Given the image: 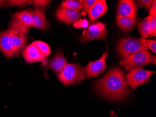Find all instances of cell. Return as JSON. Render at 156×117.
I'll use <instances>...</instances> for the list:
<instances>
[{
    "label": "cell",
    "instance_id": "1",
    "mask_svg": "<svg viewBox=\"0 0 156 117\" xmlns=\"http://www.w3.org/2000/svg\"><path fill=\"white\" fill-rule=\"evenodd\" d=\"M96 88L102 96L114 101L124 99L129 94L125 73L118 68L110 69L99 79L96 83Z\"/></svg>",
    "mask_w": 156,
    "mask_h": 117
},
{
    "label": "cell",
    "instance_id": "2",
    "mask_svg": "<svg viewBox=\"0 0 156 117\" xmlns=\"http://www.w3.org/2000/svg\"><path fill=\"white\" fill-rule=\"evenodd\" d=\"M58 80L65 86L80 83L87 78L84 68L79 64L67 63L63 71L57 75Z\"/></svg>",
    "mask_w": 156,
    "mask_h": 117
},
{
    "label": "cell",
    "instance_id": "3",
    "mask_svg": "<svg viewBox=\"0 0 156 117\" xmlns=\"http://www.w3.org/2000/svg\"><path fill=\"white\" fill-rule=\"evenodd\" d=\"M145 39L137 38H125L117 42V49L123 60L140 51H148L144 42Z\"/></svg>",
    "mask_w": 156,
    "mask_h": 117
},
{
    "label": "cell",
    "instance_id": "4",
    "mask_svg": "<svg viewBox=\"0 0 156 117\" xmlns=\"http://www.w3.org/2000/svg\"><path fill=\"white\" fill-rule=\"evenodd\" d=\"M156 56L149 51H140L132 54L126 59L122 60L120 61L119 66L130 71L152 63L156 65Z\"/></svg>",
    "mask_w": 156,
    "mask_h": 117
},
{
    "label": "cell",
    "instance_id": "5",
    "mask_svg": "<svg viewBox=\"0 0 156 117\" xmlns=\"http://www.w3.org/2000/svg\"><path fill=\"white\" fill-rule=\"evenodd\" d=\"M8 29L10 33L13 46L16 54L18 55L27 42L28 28L18 20L13 18Z\"/></svg>",
    "mask_w": 156,
    "mask_h": 117
},
{
    "label": "cell",
    "instance_id": "6",
    "mask_svg": "<svg viewBox=\"0 0 156 117\" xmlns=\"http://www.w3.org/2000/svg\"><path fill=\"white\" fill-rule=\"evenodd\" d=\"M84 31L80 37V41L83 43H87L94 39L106 40L108 29L105 24L101 22L91 24Z\"/></svg>",
    "mask_w": 156,
    "mask_h": 117
},
{
    "label": "cell",
    "instance_id": "7",
    "mask_svg": "<svg viewBox=\"0 0 156 117\" xmlns=\"http://www.w3.org/2000/svg\"><path fill=\"white\" fill-rule=\"evenodd\" d=\"M155 74L154 71L144 70L142 68H135L129 71L126 75V82L134 90L139 85L150 82V76Z\"/></svg>",
    "mask_w": 156,
    "mask_h": 117
},
{
    "label": "cell",
    "instance_id": "8",
    "mask_svg": "<svg viewBox=\"0 0 156 117\" xmlns=\"http://www.w3.org/2000/svg\"><path fill=\"white\" fill-rule=\"evenodd\" d=\"M108 55V46L106 52L102 54V57L96 61H89L87 66L85 68V72L88 78L96 77L101 74L107 68L106 64V59Z\"/></svg>",
    "mask_w": 156,
    "mask_h": 117
},
{
    "label": "cell",
    "instance_id": "9",
    "mask_svg": "<svg viewBox=\"0 0 156 117\" xmlns=\"http://www.w3.org/2000/svg\"><path fill=\"white\" fill-rule=\"evenodd\" d=\"M0 51L8 58L17 55L8 29L0 31Z\"/></svg>",
    "mask_w": 156,
    "mask_h": 117
},
{
    "label": "cell",
    "instance_id": "10",
    "mask_svg": "<svg viewBox=\"0 0 156 117\" xmlns=\"http://www.w3.org/2000/svg\"><path fill=\"white\" fill-rule=\"evenodd\" d=\"M118 15L136 18L137 17V6L135 1L121 0L119 2L117 11Z\"/></svg>",
    "mask_w": 156,
    "mask_h": 117
},
{
    "label": "cell",
    "instance_id": "11",
    "mask_svg": "<svg viewBox=\"0 0 156 117\" xmlns=\"http://www.w3.org/2000/svg\"><path fill=\"white\" fill-rule=\"evenodd\" d=\"M56 17L66 23L71 24L78 21L81 16L79 10L70 8H61L56 12Z\"/></svg>",
    "mask_w": 156,
    "mask_h": 117
},
{
    "label": "cell",
    "instance_id": "12",
    "mask_svg": "<svg viewBox=\"0 0 156 117\" xmlns=\"http://www.w3.org/2000/svg\"><path fill=\"white\" fill-rule=\"evenodd\" d=\"M67 63V60L63 56V53L61 52L57 53L55 56L50 61L48 66L44 68V76L46 78L48 77V68H51L55 73L59 74L63 71Z\"/></svg>",
    "mask_w": 156,
    "mask_h": 117
},
{
    "label": "cell",
    "instance_id": "13",
    "mask_svg": "<svg viewBox=\"0 0 156 117\" xmlns=\"http://www.w3.org/2000/svg\"><path fill=\"white\" fill-rule=\"evenodd\" d=\"M108 7L105 0H97L87 11L89 19L94 21L106 14Z\"/></svg>",
    "mask_w": 156,
    "mask_h": 117
},
{
    "label": "cell",
    "instance_id": "14",
    "mask_svg": "<svg viewBox=\"0 0 156 117\" xmlns=\"http://www.w3.org/2000/svg\"><path fill=\"white\" fill-rule=\"evenodd\" d=\"M31 14L33 27L39 29L48 28V24L43 9L37 7L34 10H31Z\"/></svg>",
    "mask_w": 156,
    "mask_h": 117
},
{
    "label": "cell",
    "instance_id": "15",
    "mask_svg": "<svg viewBox=\"0 0 156 117\" xmlns=\"http://www.w3.org/2000/svg\"><path fill=\"white\" fill-rule=\"evenodd\" d=\"M117 24L124 32H129L133 30L138 21L137 18H131L122 16L116 17Z\"/></svg>",
    "mask_w": 156,
    "mask_h": 117
},
{
    "label": "cell",
    "instance_id": "16",
    "mask_svg": "<svg viewBox=\"0 0 156 117\" xmlns=\"http://www.w3.org/2000/svg\"><path fill=\"white\" fill-rule=\"evenodd\" d=\"M31 11V10L30 9L20 11L13 14L12 16L13 18L19 21L27 28H30L33 27Z\"/></svg>",
    "mask_w": 156,
    "mask_h": 117
},
{
    "label": "cell",
    "instance_id": "17",
    "mask_svg": "<svg viewBox=\"0 0 156 117\" xmlns=\"http://www.w3.org/2000/svg\"><path fill=\"white\" fill-rule=\"evenodd\" d=\"M23 58L27 62L30 63L35 62H44L45 64V57L44 54L41 51L29 53H23Z\"/></svg>",
    "mask_w": 156,
    "mask_h": 117
},
{
    "label": "cell",
    "instance_id": "18",
    "mask_svg": "<svg viewBox=\"0 0 156 117\" xmlns=\"http://www.w3.org/2000/svg\"><path fill=\"white\" fill-rule=\"evenodd\" d=\"M152 17L151 16H149L138 24V31L144 39H145L149 36L150 23Z\"/></svg>",
    "mask_w": 156,
    "mask_h": 117
},
{
    "label": "cell",
    "instance_id": "19",
    "mask_svg": "<svg viewBox=\"0 0 156 117\" xmlns=\"http://www.w3.org/2000/svg\"><path fill=\"white\" fill-rule=\"evenodd\" d=\"M61 8H70L80 10L82 9V3L80 2L73 0H66L63 1L60 6Z\"/></svg>",
    "mask_w": 156,
    "mask_h": 117
},
{
    "label": "cell",
    "instance_id": "20",
    "mask_svg": "<svg viewBox=\"0 0 156 117\" xmlns=\"http://www.w3.org/2000/svg\"><path fill=\"white\" fill-rule=\"evenodd\" d=\"M32 43L39 48V50L44 53L45 58L48 57L51 53L50 47L45 42L42 41H36Z\"/></svg>",
    "mask_w": 156,
    "mask_h": 117
},
{
    "label": "cell",
    "instance_id": "21",
    "mask_svg": "<svg viewBox=\"0 0 156 117\" xmlns=\"http://www.w3.org/2000/svg\"><path fill=\"white\" fill-rule=\"evenodd\" d=\"M156 17L152 16L151 20L149 27V36H156Z\"/></svg>",
    "mask_w": 156,
    "mask_h": 117
},
{
    "label": "cell",
    "instance_id": "22",
    "mask_svg": "<svg viewBox=\"0 0 156 117\" xmlns=\"http://www.w3.org/2000/svg\"><path fill=\"white\" fill-rule=\"evenodd\" d=\"M9 4V6H24L27 4H31V1H8Z\"/></svg>",
    "mask_w": 156,
    "mask_h": 117
},
{
    "label": "cell",
    "instance_id": "23",
    "mask_svg": "<svg viewBox=\"0 0 156 117\" xmlns=\"http://www.w3.org/2000/svg\"><path fill=\"white\" fill-rule=\"evenodd\" d=\"M96 2L95 0H86L84 1L82 4V10L84 13L87 12L89 9Z\"/></svg>",
    "mask_w": 156,
    "mask_h": 117
},
{
    "label": "cell",
    "instance_id": "24",
    "mask_svg": "<svg viewBox=\"0 0 156 117\" xmlns=\"http://www.w3.org/2000/svg\"><path fill=\"white\" fill-rule=\"evenodd\" d=\"M153 0H142V1H137L138 5L137 8L142 7L146 9H149L151 4L153 2Z\"/></svg>",
    "mask_w": 156,
    "mask_h": 117
},
{
    "label": "cell",
    "instance_id": "25",
    "mask_svg": "<svg viewBox=\"0 0 156 117\" xmlns=\"http://www.w3.org/2000/svg\"><path fill=\"white\" fill-rule=\"evenodd\" d=\"M147 48H149L154 53H156V40H144Z\"/></svg>",
    "mask_w": 156,
    "mask_h": 117
},
{
    "label": "cell",
    "instance_id": "26",
    "mask_svg": "<svg viewBox=\"0 0 156 117\" xmlns=\"http://www.w3.org/2000/svg\"><path fill=\"white\" fill-rule=\"evenodd\" d=\"M50 1H46V0H34L31 1V4H33L35 6H37V7H42V6H47L49 5L50 2Z\"/></svg>",
    "mask_w": 156,
    "mask_h": 117
},
{
    "label": "cell",
    "instance_id": "27",
    "mask_svg": "<svg viewBox=\"0 0 156 117\" xmlns=\"http://www.w3.org/2000/svg\"><path fill=\"white\" fill-rule=\"evenodd\" d=\"M39 51H40L39 48L31 43L30 45L26 47L23 53H31L36 52Z\"/></svg>",
    "mask_w": 156,
    "mask_h": 117
},
{
    "label": "cell",
    "instance_id": "28",
    "mask_svg": "<svg viewBox=\"0 0 156 117\" xmlns=\"http://www.w3.org/2000/svg\"><path fill=\"white\" fill-rule=\"evenodd\" d=\"M149 16H156V1H154L149 11Z\"/></svg>",
    "mask_w": 156,
    "mask_h": 117
},
{
    "label": "cell",
    "instance_id": "29",
    "mask_svg": "<svg viewBox=\"0 0 156 117\" xmlns=\"http://www.w3.org/2000/svg\"><path fill=\"white\" fill-rule=\"evenodd\" d=\"M4 2L5 1H0V6L2 5V3H3V2Z\"/></svg>",
    "mask_w": 156,
    "mask_h": 117
}]
</instances>
